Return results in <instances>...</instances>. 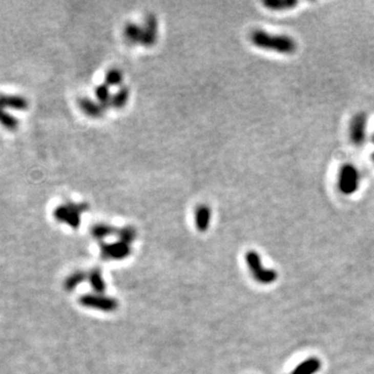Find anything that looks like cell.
Wrapping results in <instances>:
<instances>
[{
  "mask_svg": "<svg viewBox=\"0 0 374 374\" xmlns=\"http://www.w3.org/2000/svg\"><path fill=\"white\" fill-rule=\"evenodd\" d=\"M212 212L208 205L201 204L197 207L195 212V222H196V228L200 232H206L211 222Z\"/></svg>",
  "mask_w": 374,
  "mask_h": 374,
  "instance_id": "9c48e42d",
  "label": "cell"
},
{
  "mask_svg": "<svg viewBox=\"0 0 374 374\" xmlns=\"http://www.w3.org/2000/svg\"><path fill=\"white\" fill-rule=\"evenodd\" d=\"M13 108L18 110H26L28 108V102L21 96L14 95H0V109Z\"/></svg>",
  "mask_w": 374,
  "mask_h": 374,
  "instance_id": "30bf717a",
  "label": "cell"
},
{
  "mask_svg": "<svg viewBox=\"0 0 374 374\" xmlns=\"http://www.w3.org/2000/svg\"><path fill=\"white\" fill-rule=\"evenodd\" d=\"M78 105H79V108L84 111V114H86L88 117L93 118V119L102 118L106 110L99 102H96L88 97L80 98L78 101Z\"/></svg>",
  "mask_w": 374,
  "mask_h": 374,
  "instance_id": "ba28073f",
  "label": "cell"
},
{
  "mask_svg": "<svg viewBox=\"0 0 374 374\" xmlns=\"http://www.w3.org/2000/svg\"><path fill=\"white\" fill-rule=\"evenodd\" d=\"M124 80L123 73L119 69H110L105 74V85L108 87L121 86Z\"/></svg>",
  "mask_w": 374,
  "mask_h": 374,
  "instance_id": "d6986e66",
  "label": "cell"
},
{
  "mask_svg": "<svg viewBox=\"0 0 374 374\" xmlns=\"http://www.w3.org/2000/svg\"><path fill=\"white\" fill-rule=\"evenodd\" d=\"M119 238L120 241L124 242V243H127V244H131L135 239H136V236H137V232L135 230L134 227L132 226H125L121 229H118L117 230V234H116Z\"/></svg>",
  "mask_w": 374,
  "mask_h": 374,
  "instance_id": "ac0fdd59",
  "label": "cell"
},
{
  "mask_svg": "<svg viewBox=\"0 0 374 374\" xmlns=\"http://www.w3.org/2000/svg\"><path fill=\"white\" fill-rule=\"evenodd\" d=\"M79 304L86 308L102 312H114L119 307V302L114 297L103 294H86L79 297Z\"/></svg>",
  "mask_w": 374,
  "mask_h": 374,
  "instance_id": "3957f363",
  "label": "cell"
},
{
  "mask_svg": "<svg viewBox=\"0 0 374 374\" xmlns=\"http://www.w3.org/2000/svg\"><path fill=\"white\" fill-rule=\"evenodd\" d=\"M251 42L257 48L285 55H291L297 50L293 37L286 34H273L262 29H256L251 33Z\"/></svg>",
  "mask_w": 374,
  "mask_h": 374,
  "instance_id": "6da1fadb",
  "label": "cell"
},
{
  "mask_svg": "<svg viewBox=\"0 0 374 374\" xmlns=\"http://www.w3.org/2000/svg\"><path fill=\"white\" fill-rule=\"evenodd\" d=\"M89 210V205L87 203H73L68 202L59 205L55 208L53 215L54 218L59 221L67 223L73 229H77L81 222V214Z\"/></svg>",
  "mask_w": 374,
  "mask_h": 374,
  "instance_id": "7a4b0ae2",
  "label": "cell"
},
{
  "mask_svg": "<svg viewBox=\"0 0 374 374\" xmlns=\"http://www.w3.org/2000/svg\"><path fill=\"white\" fill-rule=\"evenodd\" d=\"M158 37V21L154 14H148L142 25V41L144 47H153Z\"/></svg>",
  "mask_w": 374,
  "mask_h": 374,
  "instance_id": "52a82bcc",
  "label": "cell"
},
{
  "mask_svg": "<svg viewBox=\"0 0 374 374\" xmlns=\"http://www.w3.org/2000/svg\"><path fill=\"white\" fill-rule=\"evenodd\" d=\"M117 230L118 229L110 226V224L100 222V223L94 224V226L91 228V234L94 238H96L98 240H103L104 238H106L108 236L117 234Z\"/></svg>",
  "mask_w": 374,
  "mask_h": 374,
  "instance_id": "7c38bea8",
  "label": "cell"
},
{
  "mask_svg": "<svg viewBox=\"0 0 374 374\" xmlns=\"http://www.w3.org/2000/svg\"><path fill=\"white\" fill-rule=\"evenodd\" d=\"M131 254V246L122 241L102 243L101 256L104 260H123Z\"/></svg>",
  "mask_w": 374,
  "mask_h": 374,
  "instance_id": "8992f818",
  "label": "cell"
},
{
  "mask_svg": "<svg viewBox=\"0 0 374 374\" xmlns=\"http://www.w3.org/2000/svg\"><path fill=\"white\" fill-rule=\"evenodd\" d=\"M87 279V276L85 273L82 272H75L73 274H71L65 281L64 283V287L67 291H72L76 287H78L85 280Z\"/></svg>",
  "mask_w": 374,
  "mask_h": 374,
  "instance_id": "2e32d148",
  "label": "cell"
},
{
  "mask_svg": "<svg viewBox=\"0 0 374 374\" xmlns=\"http://www.w3.org/2000/svg\"><path fill=\"white\" fill-rule=\"evenodd\" d=\"M339 189L344 194H352L359 187V172L350 164L343 165L339 173Z\"/></svg>",
  "mask_w": 374,
  "mask_h": 374,
  "instance_id": "5b68a950",
  "label": "cell"
},
{
  "mask_svg": "<svg viewBox=\"0 0 374 374\" xmlns=\"http://www.w3.org/2000/svg\"><path fill=\"white\" fill-rule=\"evenodd\" d=\"M129 96H130L129 89L127 87H121L115 95H112L111 106L115 107L116 109L124 108L128 103Z\"/></svg>",
  "mask_w": 374,
  "mask_h": 374,
  "instance_id": "5bb4252c",
  "label": "cell"
},
{
  "mask_svg": "<svg viewBox=\"0 0 374 374\" xmlns=\"http://www.w3.org/2000/svg\"><path fill=\"white\" fill-rule=\"evenodd\" d=\"M95 95L96 98L98 100V102L105 108L107 109L108 107H111V98L112 95L110 94L109 91V87L105 84L100 85L97 87L96 91H95Z\"/></svg>",
  "mask_w": 374,
  "mask_h": 374,
  "instance_id": "9a60e30c",
  "label": "cell"
},
{
  "mask_svg": "<svg viewBox=\"0 0 374 374\" xmlns=\"http://www.w3.org/2000/svg\"><path fill=\"white\" fill-rule=\"evenodd\" d=\"M89 280H90V284H91L92 288L94 289V291L97 294L104 293V291L106 289V284H105V281L102 277V273L100 269H98V268L93 269L89 275Z\"/></svg>",
  "mask_w": 374,
  "mask_h": 374,
  "instance_id": "4fadbf2b",
  "label": "cell"
},
{
  "mask_svg": "<svg viewBox=\"0 0 374 374\" xmlns=\"http://www.w3.org/2000/svg\"><path fill=\"white\" fill-rule=\"evenodd\" d=\"M263 5L273 11H287L292 10L294 7L298 5L297 2H292V0H272V2H264Z\"/></svg>",
  "mask_w": 374,
  "mask_h": 374,
  "instance_id": "e0dca14e",
  "label": "cell"
},
{
  "mask_svg": "<svg viewBox=\"0 0 374 374\" xmlns=\"http://www.w3.org/2000/svg\"><path fill=\"white\" fill-rule=\"evenodd\" d=\"M245 260H246V263H247L248 268L251 269L254 278L258 282H260L262 284H267L276 278V275H274L273 272L265 271L263 267H262L260 256L256 252H248L245 256Z\"/></svg>",
  "mask_w": 374,
  "mask_h": 374,
  "instance_id": "277c9868",
  "label": "cell"
},
{
  "mask_svg": "<svg viewBox=\"0 0 374 374\" xmlns=\"http://www.w3.org/2000/svg\"><path fill=\"white\" fill-rule=\"evenodd\" d=\"M124 37L131 45H141L142 26L136 23H128L124 27Z\"/></svg>",
  "mask_w": 374,
  "mask_h": 374,
  "instance_id": "8fae6325",
  "label": "cell"
},
{
  "mask_svg": "<svg viewBox=\"0 0 374 374\" xmlns=\"http://www.w3.org/2000/svg\"><path fill=\"white\" fill-rule=\"evenodd\" d=\"M318 367H319L318 362L315 360H311L299 366L292 374H311L314 371H316Z\"/></svg>",
  "mask_w": 374,
  "mask_h": 374,
  "instance_id": "ffe728a7",
  "label": "cell"
}]
</instances>
